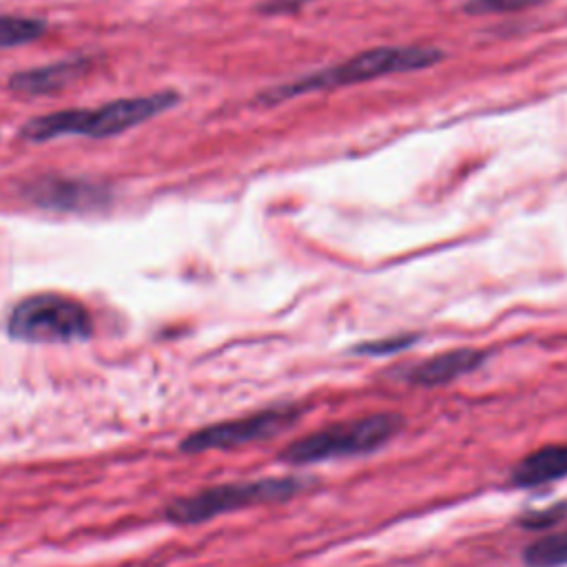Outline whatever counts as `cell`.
I'll list each match as a JSON object with an SVG mask.
<instances>
[{"mask_svg":"<svg viewBox=\"0 0 567 567\" xmlns=\"http://www.w3.org/2000/svg\"><path fill=\"white\" fill-rule=\"evenodd\" d=\"M441 51L432 47H383V49H372L363 51L337 66L321 69L317 73L297 78L288 84L268 89L266 93L259 95L261 102L266 104H277L284 100H292L303 93L321 91V89H337V86H348L357 82H365L372 78L390 75V73H405V71H416V69H427L441 60Z\"/></svg>","mask_w":567,"mask_h":567,"instance_id":"obj_2","label":"cell"},{"mask_svg":"<svg viewBox=\"0 0 567 567\" xmlns=\"http://www.w3.org/2000/svg\"><path fill=\"white\" fill-rule=\"evenodd\" d=\"M47 24L40 18L29 16H0V49L20 47L44 33Z\"/></svg>","mask_w":567,"mask_h":567,"instance_id":"obj_12","label":"cell"},{"mask_svg":"<svg viewBox=\"0 0 567 567\" xmlns=\"http://www.w3.org/2000/svg\"><path fill=\"white\" fill-rule=\"evenodd\" d=\"M299 414L301 410L297 405H279V408L261 410L233 421L215 423L188 434L182 441V450L184 452L230 450V447L248 445L252 441H264L286 430L295 419H299Z\"/></svg>","mask_w":567,"mask_h":567,"instance_id":"obj_6","label":"cell"},{"mask_svg":"<svg viewBox=\"0 0 567 567\" xmlns=\"http://www.w3.org/2000/svg\"><path fill=\"white\" fill-rule=\"evenodd\" d=\"M403 425V419L392 412L368 414L341 423H332L317 432L303 434L288 443L279 458L290 465H308L332 458L370 454L385 445Z\"/></svg>","mask_w":567,"mask_h":567,"instance_id":"obj_3","label":"cell"},{"mask_svg":"<svg viewBox=\"0 0 567 567\" xmlns=\"http://www.w3.org/2000/svg\"><path fill=\"white\" fill-rule=\"evenodd\" d=\"M560 478H567V443L547 445L523 456L509 474L516 487H538Z\"/></svg>","mask_w":567,"mask_h":567,"instance_id":"obj_10","label":"cell"},{"mask_svg":"<svg viewBox=\"0 0 567 567\" xmlns=\"http://www.w3.org/2000/svg\"><path fill=\"white\" fill-rule=\"evenodd\" d=\"M308 483L286 476V478H261L246 483H226L202 489L193 496L177 498L166 507V518L179 525H193L210 520L219 514L259 505V503H279L292 498L297 492L306 489Z\"/></svg>","mask_w":567,"mask_h":567,"instance_id":"obj_5","label":"cell"},{"mask_svg":"<svg viewBox=\"0 0 567 567\" xmlns=\"http://www.w3.org/2000/svg\"><path fill=\"white\" fill-rule=\"evenodd\" d=\"M545 0H467L463 9L474 16H485V13H509V11H520L529 9L534 4H540Z\"/></svg>","mask_w":567,"mask_h":567,"instance_id":"obj_13","label":"cell"},{"mask_svg":"<svg viewBox=\"0 0 567 567\" xmlns=\"http://www.w3.org/2000/svg\"><path fill=\"white\" fill-rule=\"evenodd\" d=\"M179 100L173 91L151 93L142 97L115 100L97 109H64L29 120L20 128V137L29 142H47L62 135H84V137H109L133 128L171 106Z\"/></svg>","mask_w":567,"mask_h":567,"instance_id":"obj_1","label":"cell"},{"mask_svg":"<svg viewBox=\"0 0 567 567\" xmlns=\"http://www.w3.org/2000/svg\"><path fill=\"white\" fill-rule=\"evenodd\" d=\"M565 512H567V505H556V507H551V509L534 512V514H529V516H527L525 520H520V523H523V525H527V527L540 529V527H549L551 523L560 520V518L565 516Z\"/></svg>","mask_w":567,"mask_h":567,"instance_id":"obj_15","label":"cell"},{"mask_svg":"<svg viewBox=\"0 0 567 567\" xmlns=\"http://www.w3.org/2000/svg\"><path fill=\"white\" fill-rule=\"evenodd\" d=\"M527 567H565L567 565V529L547 534L529 543L523 551Z\"/></svg>","mask_w":567,"mask_h":567,"instance_id":"obj_11","label":"cell"},{"mask_svg":"<svg viewBox=\"0 0 567 567\" xmlns=\"http://www.w3.org/2000/svg\"><path fill=\"white\" fill-rule=\"evenodd\" d=\"M89 60H62L47 66L27 69L20 73H13L9 78V89L22 95H47L55 93L69 84H73L78 78H82L89 69Z\"/></svg>","mask_w":567,"mask_h":567,"instance_id":"obj_9","label":"cell"},{"mask_svg":"<svg viewBox=\"0 0 567 567\" xmlns=\"http://www.w3.org/2000/svg\"><path fill=\"white\" fill-rule=\"evenodd\" d=\"M27 197L35 206L58 210H89L106 202V190L82 179H38L27 188Z\"/></svg>","mask_w":567,"mask_h":567,"instance_id":"obj_7","label":"cell"},{"mask_svg":"<svg viewBox=\"0 0 567 567\" xmlns=\"http://www.w3.org/2000/svg\"><path fill=\"white\" fill-rule=\"evenodd\" d=\"M91 315L75 297L35 292L20 299L7 319V332L27 343H71L89 339Z\"/></svg>","mask_w":567,"mask_h":567,"instance_id":"obj_4","label":"cell"},{"mask_svg":"<svg viewBox=\"0 0 567 567\" xmlns=\"http://www.w3.org/2000/svg\"><path fill=\"white\" fill-rule=\"evenodd\" d=\"M483 361H485V352L474 350V348L447 350V352H441V354L430 357L423 363L414 365L408 372V381L423 385V388L445 385V383L456 381L458 377L476 370Z\"/></svg>","mask_w":567,"mask_h":567,"instance_id":"obj_8","label":"cell"},{"mask_svg":"<svg viewBox=\"0 0 567 567\" xmlns=\"http://www.w3.org/2000/svg\"><path fill=\"white\" fill-rule=\"evenodd\" d=\"M414 341L412 334H403V337H392V339H379V341H370V343H361L357 348V352H365V354H388V352H396L408 348Z\"/></svg>","mask_w":567,"mask_h":567,"instance_id":"obj_14","label":"cell"}]
</instances>
